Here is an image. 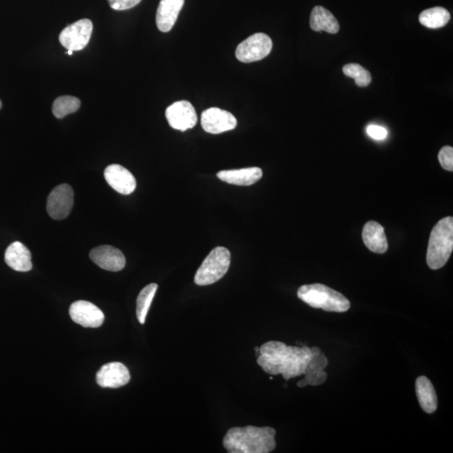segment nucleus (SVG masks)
I'll use <instances>...</instances> for the list:
<instances>
[{
	"instance_id": "obj_1",
	"label": "nucleus",
	"mask_w": 453,
	"mask_h": 453,
	"mask_svg": "<svg viewBox=\"0 0 453 453\" xmlns=\"http://www.w3.org/2000/svg\"><path fill=\"white\" fill-rule=\"evenodd\" d=\"M257 363L265 373L271 376L282 374L284 379L304 376L312 350L306 346H288L282 342L271 341L260 347Z\"/></svg>"
},
{
	"instance_id": "obj_2",
	"label": "nucleus",
	"mask_w": 453,
	"mask_h": 453,
	"mask_svg": "<svg viewBox=\"0 0 453 453\" xmlns=\"http://www.w3.org/2000/svg\"><path fill=\"white\" fill-rule=\"evenodd\" d=\"M276 430L272 428H234L223 438L224 448L230 453H269L276 448Z\"/></svg>"
},
{
	"instance_id": "obj_3",
	"label": "nucleus",
	"mask_w": 453,
	"mask_h": 453,
	"mask_svg": "<svg viewBox=\"0 0 453 453\" xmlns=\"http://www.w3.org/2000/svg\"><path fill=\"white\" fill-rule=\"evenodd\" d=\"M453 249V219L447 217L441 219L430 234L426 262L432 269L443 267L450 258Z\"/></svg>"
},
{
	"instance_id": "obj_4",
	"label": "nucleus",
	"mask_w": 453,
	"mask_h": 453,
	"mask_svg": "<svg viewBox=\"0 0 453 453\" xmlns=\"http://www.w3.org/2000/svg\"><path fill=\"white\" fill-rule=\"evenodd\" d=\"M297 295L312 308L327 312L345 313L350 308V301L343 294L323 284H305L299 288Z\"/></svg>"
},
{
	"instance_id": "obj_5",
	"label": "nucleus",
	"mask_w": 453,
	"mask_h": 453,
	"mask_svg": "<svg viewBox=\"0 0 453 453\" xmlns=\"http://www.w3.org/2000/svg\"><path fill=\"white\" fill-rule=\"evenodd\" d=\"M230 251L224 247H217L197 269L194 282L197 286H209L222 279L230 267Z\"/></svg>"
},
{
	"instance_id": "obj_6",
	"label": "nucleus",
	"mask_w": 453,
	"mask_h": 453,
	"mask_svg": "<svg viewBox=\"0 0 453 453\" xmlns=\"http://www.w3.org/2000/svg\"><path fill=\"white\" fill-rule=\"evenodd\" d=\"M272 47L271 37L264 33H256L238 45L235 55L243 63L260 61L271 53Z\"/></svg>"
},
{
	"instance_id": "obj_7",
	"label": "nucleus",
	"mask_w": 453,
	"mask_h": 453,
	"mask_svg": "<svg viewBox=\"0 0 453 453\" xmlns=\"http://www.w3.org/2000/svg\"><path fill=\"white\" fill-rule=\"evenodd\" d=\"M93 23L84 19L67 26L60 34L59 40L62 47L70 51H81L88 46L93 33Z\"/></svg>"
},
{
	"instance_id": "obj_8",
	"label": "nucleus",
	"mask_w": 453,
	"mask_h": 453,
	"mask_svg": "<svg viewBox=\"0 0 453 453\" xmlns=\"http://www.w3.org/2000/svg\"><path fill=\"white\" fill-rule=\"evenodd\" d=\"M74 193L73 187L69 184L56 186L49 195L47 212L55 220L65 219L73 207Z\"/></svg>"
},
{
	"instance_id": "obj_9",
	"label": "nucleus",
	"mask_w": 453,
	"mask_h": 453,
	"mask_svg": "<svg viewBox=\"0 0 453 453\" xmlns=\"http://www.w3.org/2000/svg\"><path fill=\"white\" fill-rule=\"evenodd\" d=\"M166 117L171 128L180 131L193 129L197 123V114L188 101H178L166 110Z\"/></svg>"
},
{
	"instance_id": "obj_10",
	"label": "nucleus",
	"mask_w": 453,
	"mask_h": 453,
	"mask_svg": "<svg viewBox=\"0 0 453 453\" xmlns=\"http://www.w3.org/2000/svg\"><path fill=\"white\" fill-rule=\"evenodd\" d=\"M201 123L206 132L218 134L234 130L237 126V119L230 112L211 108L201 114Z\"/></svg>"
},
{
	"instance_id": "obj_11",
	"label": "nucleus",
	"mask_w": 453,
	"mask_h": 453,
	"mask_svg": "<svg viewBox=\"0 0 453 453\" xmlns=\"http://www.w3.org/2000/svg\"><path fill=\"white\" fill-rule=\"evenodd\" d=\"M69 313L74 323L88 328L101 327L106 318L102 310L87 301L73 302L70 306Z\"/></svg>"
},
{
	"instance_id": "obj_12",
	"label": "nucleus",
	"mask_w": 453,
	"mask_h": 453,
	"mask_svg": "<svg viewBox=\"0 0 453 453\" xmlns=\"http://www.w3.org/2000/svg\"><path fill=\"white\" fill-rule=\"evenodd\" d=\"M90 259L97 267L108 271H121L126 265L125 257L121 251L110 245L96 247L90 252Z\"/></svg>"
},
{
	"instance_id": "obj_13",
	"label": "nucleus",
	"mask_w": 453,
	"mask_h": 453,
	"mask_svg": "<svg viewBox=\"0 0 453 453\" xmlns=\"http://www.w3.org/2000/svg\"><path fill=\"white\" fill-rule=\"evenodd\" d=\"M130 380L129 369L119 362L108 363L97 374V383L103 388H121L128 384Z\"/></svg>"
},
{
	"instance_id": "obj_14",
	"label": "nucleus",
	"mask_w": 453,
	"mask_h": 453,
	"mask_svg": "<svg viewBox=\"0 0 453 453\" xmlns=\"http://www.w3.org/2000/svg\"><path fill=\"white\" fill-rule=\"evenodd\" d=\"M104 177L108 184L116 192L123 195H130L136 188V180L132 173L121 164L108 166L104 171Z\"/></svg>"
},
{
	"instance_id": "obj_15",
	"label": "nucleus",
	"mask_w": 453,
	"mask_h": 453,
	"mask_svg": "<svg viewBox=\"0 0 453 453\" xmlns=\"http://www.w3.org/2000/svg\"><path fill=\"white\" fill-rule=\"evenodd\" d=\"M185 0H160L156 12L157 27L162 32H169L177 21Z\"/></svg>"
},
{
	"instance_id": "obj_16",
	"label": "nucleus",
	"mask_w": 453,
	"mask_h": 453,
	"mask_svg": "<svg viewBox=\"0 0 453 453\" xmlns=\"http://www.w3.org/2000/svg\"><path fill=\"white\" fill-rule=\"evenodd\" d=\"M221 181L236 186H251L263 177L259 167L243 168L239 170L221 171L217 174Z\"/></svg>"
},
{
	"instance_id": "obj_17",
	"label": "nucleus",
	"mask_w": 453,
	"mask_h": 453,
	"mask_svg": "<svg viewBox=\"0 0 453 453\" xmlns=\"http://www.w3.org/2000/svg\"><path fill=\"white\" fill-rule=\"evenodd\" d=\"M6 264L14 271L27 272L32 269V253L21 242H14L5 251Z\"/></svg>"
},
{
	"instance_id": "obj_18",
	"label": "nucleus",
	"mask_w": 453,
	"mask_h": 453,
	"mask_svg": "<svg viewBox=\"0 0 453 453\" xmlns=\"http://www.w3.org/2000/svg\"><path fill=\"white\" fill-rule=\"evenodd\" d=\"M363 241L367 248L374 253L384 254L388 249V241L384 228L379 223L369 221L363 230Z\"/></svg>"
},
{
	"instance_id": "obj_19",
	"label": "nucleus",
	"mask_w": 453,
	"mask_h": 453,
	"mask_svg": "<svg viewBox=\"0 0 453 453\" xmlns=\"http://www.w3.org/2000/svg\"><path fill=\"white\" fill-rule=\"evenodd\" d=\"M415 392L421 409L432 414L437 409V396L432 382L426 376H420L415 381Z\"/></svg>"
},
{
	"instance_id": "obj_20",
	"label": "nucleus",
	"mask_w": 453,
	"mask_h": 453,
	"mask_svg": "<svg viewBox=\"0 0 453 453\" xmlns=\"http://www.w3.org/2000/svg\"><path fill=\"white\" fill-rule=\"evenodd\" d=\"M310 28L314 32H326L336 34L340 26L338 20L330 11L321 6H316L312 11L310 18Z\"/></svg>"
},
{
	"instance_id": "obj_21",
	"label": "nucleus",
	"mask_w": 453,
	"mask_h": 453,
	"mask_svg": "<svg viewBox=\"0 0 453 453\" xmlns=\"http://www.w3.org/2000/svg\"><path fill=\"white\" fill-rule=\"evenodd\" d=\"M450 19V13L441 7L426 10L419 16L420 23L430 29L443 27L448 23Z\"/></svg>"
},
{
	"instance_id": "obj_22",
	"label": "nucleus",
	"mask_w": 453,
	"mask_h": 453,
	"mask_svg": "<svg viewBox=\"0 0 453 453\" xmlns=\"http://www.w3.org/2000/svg\"><path fill=\"white\" fill-rule=\"evenodd\" d=\"M157 289H158V284L156 283L149 284L143 288V290L138 295L136 315L140 324H145V323L146 317H147L149 309L151 308Z\"/></svg>"
},
{
	"instance_id": "obj_23",
	"label": "nucleus",
	"mask_w": 453,
	"mask_h": 453,
	"mask_svg": "<svg viewBox=\"0 0 453 453\" xmlns=\"http://www.w3.org/2000/svg\"><path fill=\"white\" fill-rule=\"evenodd\" d=\"M81 101L73 96H62L58 97L52 106V113L55 117L62 119L66 115L73 114L79 110Z\"/></svg>"
},
{
	"instance_id": "obj_24",
	"label": "nucleus",
	"mask_w": 453,
	"mask_h": 453,
	"mask_svg": "<svg viewBox=\"0 0 453 453\" xmlns=\"http://www.w3.org/2000/svg\"><path fill=\"white\" fill-rule=\"evenodd\" d=\"M343 72L347 77L353 78L358 87L365 88L372 81L371 74L357 63H350L343 66Z\"/></svg>"
},
{
	"instance_id": "obj_25",
	"label": "nucleus",
	"mask_w": 453,
	"mask_h": 453,
	"mask_svg": "<svg viewBox=\"0 0 453 453\" xmlns=\"http://www.w3.org/2000/svg\"><path fill=\"white\" fill-rule=\"evenodd\" d=\"M305 378L301 381L298 382V387H306L308 385H317L323 384L328 379V374L323 370L319 372H310L304 374Z\"/></svg>"
},
{
	"instance_id": "obj_26",
	"label": "nucleus",
	"mask_w": 453,
	"mask_h": 453,
	"mask_svg": "<svg viewBox=\"0 0 453 453\" xmlns=\"http://www.w3.org/2000/svg\"><path fill=\"white\" fill-rule=\"evenodd\" d=\"M438 160L443 169L448 171H453V148L451 146H444L441 149Z\"/></svg>"
},
{
	"instance_id": "obj_27",
	"label": "nucleus",
	"mask_w": 453,
	"mask_h": 453,
	"mask_svg": "<svg viewBox=\"0 0 453 453\" xmlns=\"http://www.w3.org/2000/svg\"><path fill=\"white\" fill-rule=\"evenodd\" d=\"M112 9L114 10H126L134 8L141 0H108Z\"/></svg>"
},
{
	"instance_id": "obj_28",
	"label": "nucleus",
	"mask_w": 453,
	"mask_h": 453,
	"mask_svg": "<svg viewBox=\"0 0 453 453\" xmlns=\"http://www.w3.org/2000/svg\"><path fill=\"white\" fill-rule=\"evenodd\" d=\"M367 134L369 136L376 140H383L388 136V131L384 127L371 125L367 128Z\"/></svg>"
},
{
	"instance_id": "obj_29",
	"label": "nucleus",
	"mask_w": 453,
	"mask_h": 453,
	"mask_svg": "<svg viewBox=\"0 0 453 453\" xmlns=\"http://www.w3.org/2000/svg\"><path fill=\"white\" fill-rule=\"evenodd\" d=\"M254 351H256V356L257 357L259 356V355H260V347H254Z\"/></svg>"
},
{
	"instance_id": "obj_30",
	"label": "nucleus",
	"mask_w": 453,
	"mask_h": 453,
	"mask_svg": "<svg viewBox=\"0 0 453 453\" xmlns=\"http://www.w3.org/2000/svg\"><path fill=\"white\" fill-rule=\"evenodd\" d=\"M66 54H69V55H73V51H70V50H69V51L66 52Z\"/></svg>"
},
{
	"instance_id": "obj_31",
	"label": "nucleus",
	"mask_w": 453,
	"mask_h": 453,
	"mask_svg": "<svg viewBox=\"0 0 453 453\" xmlns=\"http://www.w3.org/2000/svg\"><path fill=\"white\" fill-rule=\"evenodd\" d=\"M1 108H2V102L1 100H0V110H1Z\"/></svg>"
}]
</instances>
